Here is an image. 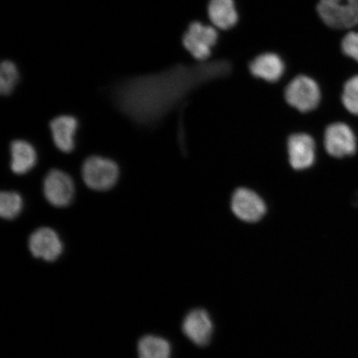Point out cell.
<instances>
[{
  "instance_id": "1",
  "label": "cell",
  "mask_w": 358,
  "mask_h": 358,
  "mask_svg": "<svg viewBox=\"0 0 358 358\" xmlns=\"http://www.w3.org/2000/svg\"><path fill=\"white\" fill-rule=\"evenodd\" d=\"M221 34L209 22L192 20L182 36V45L186 52L196 62H207L213 55Z\"/></svg>"
},
{
  "instance_id": "2",
  "label": "cell",
  "mask_w": 358,
  "mask_h": 358,
  "mask_svg": "<svg viewBox=\"0 0 358 358\" xmlns=\"http://www.w3.org/2000/svg\"><path fill=\"white\" fill-rule=\"evenodd\" d=\"M285 100L292 108L307 113L320 106L322 97L319 83L311 76L298 74L291 78L284 92Z\"/></svg>"
},
{
  "instance_id": "3",
  "label": "cell",
  "mask_w": 358,
  "mask_h": 358,
  "mask_svg": "<svg viewBox=\"0 0 358 358\" xmlns=\"http://www.w3.org/2000/svg\"><path fill=\"white\" fill-rule=\"evenodd\" d=\"M316 12L329 29L345 30L358 24V0H317Z\"/></svg>"
},
{
  "instance_id": "4",
  "label": "cell",
  "mask_w": 358,
  "mask_h": 358,
  "mask_svg": "<svg viewBox=\"0 0 358 358\" xmlns=\"http://www.w3.org/2000/svg\"><path fill=\"white\" fill-rule=\"evenodd\" d=\"M83 181L90 189L107 191L119 180L120 169L115 161L101 156L89 157L82 167Z\"/></svg>"
},
{
  "instance_id": "5",
  "label": "cell",
  "mask_w": 358,
  "mask_h": 358,
  "mask_svg": "<svg viewBox=\"0 0 358 358\" xmlns=\"http://www.w3.org/2000/svg\"><path fill=\"white\" fill-rule=\"evenodd\" d=\"M248 69L252 78L264 83H279L287 73V64L283 56L274 51L259 53L249 62Z\"/></svg>"
},
{
  "instance_id": "6",
  "label": "cell",
  "mask_w": 358,
  "mask_h": 358,
  "mask_svg": "<svg viewBox=\"0 0 358 358\" xmlns=\"http://www.w3.org/2000/svg\"><path fill=\"white\" fill-rule=\"evenodd\" d=\"M43 194L48 203L55 207H69L75 194L73 178L62 170L52 169L44 178Z\"/></svg>"
},
{
  "instance_id": "7",
  "label": "cell",
  "mask_w": 358,
  "mask_h": 358,
  "mask_svg": "<svg viewBox=\"0 0 358 358\" xmlns=\"http://www.w3.org/2000/svg\"><path fill=\"white\" fill-rule=\"evenodd\" d=\"M324 145L329 155L334 158H343L356 153L357 138L348 124L334 123L326 129Z\"/></svg>"
},
{
  "instance_id": "8",
  "label": "cell",
  "mask_w": 358,
  "mask_h": 358,
  "mask_svg": "<svg viewBox=\"0 0 358 358\" xmlns=\"http://www.w3.org/2000/svg\"><path fill=\"white\" fill-rule=\"evenodd\" d=\"M31 254L45 262H55L64 252L59 236L50 227L38 228L33 232L29 240Z\"/></svg>"
},
{
  "instance_id": "9",
  "label": "cell",
  "mask_w": 358,
  "mask_h": 358,
  "mask_svg": "<svg viewBox=\"0 0 358 358\" xmlns=\"http://www.w3.org/2000/svg\"><path fill=\"white\" fill-rule=\"evenodd\" d=\"M231 208L237 217L249 223L259 222L266 212V204L261 196L248 189H239L235 192Z\"/></svg>"
},
{
  "instance_id": "10",
  "label": "cell",
  "mask_w": 358,
  "mask_h": 358,
  "mask_svg": "<svg viewBox=\"0 0 358 358\" xmlns=\"http://www.w3.org/2000/svg\"><path fill=\"white\" fill-rule=\"evenodd\" d=\"M207 19L222 32H229L239 24L241 20L236 0H208Z\"/></svg>"
},
{
  "instance_id": "11",
  "label": "cell",
  "mask_w": 358,
  "mask_h": 358,
  "mask_svg": "<svg viewBox=\"0 0 358 358\" xmlns=\"http://www.w3.org/2000/svg\"><path fill=\"white\" fill-rule=\"evenodd\" d=\"M288 155L291 166L296 170L312 166L316 158V145L307 134H294L288 141Z\"/></svg>"
},
{
  "instance_id": "12",
  "label": "cell",
  "mask_w": 358,
  "mask_h": 358,
  "mask_svg": "<svg viewBox=\"0 0 358 358\" xmlns=\"http://www.w3.org/2000/svg\"><path fill=\"white\" fill-rule=\"evenodd\" d=\"M213 326L207 311L194 310L183 320L182 332L186 337L198 346H205L213 334Z\"/></svg>"
},
{
  "instance_id": "13",
  "label": "cell",
  "mask_w": 358,
  "mask_h": 358,
  "mask_svg": "<svg viewBox=\"0 0 358 358\" xmlns=\"http://www.w3.org/2000/svg\"><path fill=\"white\" fill-rule=\"evenodd\" d=\"M78 120L73 115H62L52 119L50 129L55 145L64 153H71L75 149V136L78 129Z\"/></svg>"
},
{
  "instance_id": "14",
  "label": "cell",
  "mask_w": 358,
  "mask_h": 358,
  "mask_svg": "<svg viewBox=\"0 0 358 358\" xmlns=\"http://www.w3.org/2000/svg\"><path fill=\"white\" fill-rule=\"evenodd\" d=\"M10 155L12 172L19 176L28 173L37 164V152L35 148L26 141H13L10 145Z\"/></svg>"
},
{
  "instance_id": "15",
  "label": "cell",
  "mask_w": 358,
  "mask_h": 358,
  "mask_svg": "<svg viewBox=\"0 0 358 358\" xmlns=\"http://www.w3.org/2000/svg\"><path fill=\"white\" fill-rule=\"evenodd\" d=\"M138 358H170L171 347L164 338L147 335L138 343Z\"/></svg>"
},
{
  "instance_id": "16",
  "label": "cell",
  "mask_w": 358,
  "mask_h": 358,
  "mask_svg": "<svg viewBox=\"0 0 358 358\" xmlns=\"http://www.w3.org/2000/svg\"><path fill=\"white\" fill-rule=\"evenodd\" d=\"M20 80V71L15 62L10 60L3 61L0 69V92L2 95H11Z\"/></svg>"
},
{
  "instance_id": "17",
  "label": "cell",
  "mask_w": 358,
  "mask_h": 358,
  "mask_svg": "<svg viewBox=\"0 0 358 358\" xmlns=\"http://www.w3.org/2000/svg\"><path fill=\"white\" fill-rule=\"evenodd\" d=\"M24 201L16 192H2L0 195V215L6 220H13L20 216Z\"/></svg>"
},
{
  "instance_id": "18",
  "label": "cell",
  "mask_w": 358,
  "mask_h": 358,
  "mask_svg": "<svg viewBox=\"0 0 358 358\" xmlns=\"http://www.w3.org/2000/svg\"><path fill=\"white\" fill-rule=\"evenodd\" d=\"M342 102L348 112L358 115V75L349 78L344 84Z\"/></svg>"
},
{
  "instance_id": "19",
  "label": "cell",
  "mask_w": 358,
  "mask_h": 358,
  "mask_svg": "<svg viewBox=\"0 0 358 358\" xmlns=\"http://www.w3.org/2000/svg\"><path fill=\"white\" fill-rule=\"evenodd\" d=\"M341 50L344 55L358 62V32H349L344 36Z\"/></svg>"
}]
</instances>
